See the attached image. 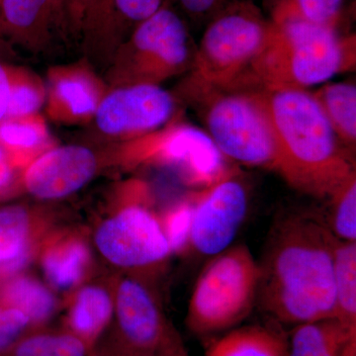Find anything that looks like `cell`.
Listing matches in <instances>:
<instances>
[{
  "instance_id": "obj_1",
  "label": "cell",
  "mask_w": 356,
  "mask_h": 356,
  "mask_svg": "<svg viewBox=\"0 0 356 356\" xmlns=\"http://www.w3.org/2000/svg\"><path fill=\"white\" fill-rule=\"evenodd\" d=\"M334 240L322 215L299 209L278 215L257 261V305L283 324L334 318Z\"/></svg>"
},
{
  "instance_id": "obj_2",
  "label": "cell",
  "mask_w": 356,
  "mask_h": 356,
  "mask_svg": "<svg viewBox=\"0 0 356 356\" xmlns=\"http://www.w3.org/2000/svg\"><path fill=\"white\" fill-rule=\"evenodd\" d=\"M275 132L280 175L293 188L329 198L355 173L350 152L310 91L257 88Z\"/></svg>"
},
{
  "instance_id": "obj_3",
  "label": "cell",
  "mask_w": 356,
  "mask_h": 356,
  "mask_svg": "<svg viewBox=\"0 0 356 356\" xmlns=\"http://www.w3.org/2000/svg\"><path fill=\"white\" fill-rule=\"evenodd\" d=\"M355 50L332 26L287 14L271 23L266 46L252 67L250 86L306 89L324 83L355 65Z\"/></svg>"
},
{
  "instance_id": "obj_4",
  "label": "cell",
  "mask_w": 356,
  "mask_h": 356,
  "mask_svg": "<svg viewBox=\"0 0 356 356\" xmlns=\"http://www.w3.org/2000/svg\"><path fill=\"white\" fill-rule=\"evenodd\" d=\"M271 24L252 4L234 2L210 20L196 47L187 89L201 98L250 86L255 60L268 38Z\"/></svg>"
},
{
  "instance_id": "obj_5",
  "label": "cell",
  "mask_w": 356,
  "mask_h": 356,
  "mask_svg": "<svg viewBox=\"0 0 356 356\" xmlns=\"http://www.w3.org/2000/svg\"><path fill=\"white\" fill-rule=\"evenodd\" d=\"M259 275V264L245 245L229 247L210 257L189 301V330L208 336L241 324L257 305Z\"/></svg>"
},
{
  "instance_id": "obj_6",
  "label": "cell",
  "mask_w": 356,
  "mask_h": 356,
  "mask_svg": "<svg viewBox=\"0 0 356 356\" xmlns=\"http://www.w3.org/2000/svg\"><path fill=\"white\" fill-rule=\"evenodd\" d=\"M207 133L225 158L280 172V153L270 116L259 88L203 96Z\"/></svg>"
},
{
  "instance_id": "obj_7",
  "label": "cell",
  "mask_w": 356,
  "mask_h": 356,
  "mask_svg": "<svg viewBox=\"0 0 356 356\" xmlns=\"http://www.w3.org/2000/svg\"><path fill=\"white\" fill-rule=\"evenodd\" d=\"M196 47L184 20L165 7L136 26L114 51L108 81L114 88L159 86L191 70Z\"/></svg>"
},
{
  "instance_id": "obj_8",
  "label": "cell",
  "mask_w": 356,
  "mask_h": 356,
  "mask_svg": "<svg viewBox=\"0 0 356 356\" xmlns=\"http://www.w3.org/2000/svg\"><path fill=\"white\" fill-rule=\"evenodd\" d=\"M147 191L137 186L135 198L105 219L95 241L100 254L122 268L152 271L172 255L161 218L149 207Z\"/></svg>"
},
{
  "instance_id": "obj_9",
  "label": "cell",
  "mask_w": 356,
  "mask_h": 356,
  "mask_svg": "<svg viewBox=\"0 0 356 356\" xmlns=\"http://www.w3.org/2000/svg\"><path fill=\"white\" fill-rule=\"evenodd\" d=\"M131 158L166 166L186 184L210 186L232 172L224 154L207 133L191 125H177L136 139Z\"/></svg>"
},
{
  "instance_id": "obj_10",
  "label": "cell",
  "mask_w": 356,
  "mask_h": 356,
  "mask_svg": "<svg viewBox=\"0 0 356 356\" xmlns=\"http://www.w3.org/2000/svg\"><path fill=\"white\" fill-rule=\"evenodd\" d=\"M248 207L247 186L235 170L194 194L191 250L212 257L232 247Z\"/></svg>"
},
{
  "instance_id": "obj_11",
  "label": "cell",
  "mask_w": 356,
  "mask_h": 356,
  "mask_svg": "<svg viewBox=\"0 0 356 356\" xmlns=\"http://www.w3.org/2000/svg\"><path fill=\"white\" fill-rule=\"evenodd\" d=\"M175 108V97L161 86L133 84L105 93L93 118L104 135L138 139L165 125Z\"/></svg>"
},
{
  "instance_id": "obj_12",
  "label": "cell",
  "mask_w": 356,
  "mask_h": 356,
  "mask_svg": "<svg viewBox=\"0 0 356 356\" xmlns=\"http://www.w3.org/2000/svg\"><path fill=\"white\" fill-rule=\"evenodd\" d=\"M98 170V159L88 147H50L26 166L23 184L31 195L53 200L72 195L88 184Z\"/></svg>"
},
{
  "instance_id": "obj_13",
  "label": "cell",
  "mask_w": 356,
  "mask_h": 356,
  "mask_svg": "<svg viewBox=\"0 0 356 356\" xmlns=\"http://www.w3.org/2000/svg\"><path fill=\"white\" fill-rule=\"evenodd\" d=\"M114 310L122 334L137 355L151 356L168 327L153 293L137 278H124L115 292Z\"/></svg>"
},
{
  "instance_id": "obj_14",
  "label": "cell",
  "mask_w": 356,
  "mask_h": 356,
  "mask_svg": "<svg viewBox=\"0 0 356 356\" xmlns=\"http://www.w3.org/2000/svg\"><path fill=\"white\" fill-rule=\"evenodd\" d=\"M65 29V0H0V33L30 51H41Z\"/></svg>"
},
{
  "instance_id": "obj_15",
  "label": "cell",
  "mask_w": 356,
  "mask_h": 356,
  "mask_svg": "<svg viewBox=\"0 0 356 356\" xmlns=\"http://www.w3.org/2000/svg\"><path fill=\"white\" fill-rule=\"evenodd\" d=\"M105 93L100 81L86 67L53 70L51 72L49 113L62 121L86 120L95 117Z\"/></svg>"
},
{
  "instance_id": "obj_16",
  "label": "cell",
  "mask_w": 356,
  "mask_h": 356,
  "mask_svg": "<svg viewBox=\"0 0 356 356\" xmlns=\"http://www.w3.org/2000/svg\"><path fill=\"white\" fill-rule=\"evenodd\" d=\"M32 213L21 205L0 207V284L22 273L33 254Z\"/></svg>"
},
{
  "instance_id": "obj_17",
  "label": "cell",
  "mask_w": 356,
  "mask_h": 356,
  "mask_svg": "<svg viewBox=\"0 0 356 356\" xmlns=\"http://www.w3.org/2000/svg\"><path fill=\"white\" fill-rule=\"evenodd\" d=\"M90 264V252L81 238L63 236L44 248L41 266L49 284L70 291L83 281Z\"/></svg>"
},
{
  "instance_id": "obj_18",
  "label": "cell",
  "mask_w": 356,
  "mask_h": 356,
  "mask_svg": "<svg viewBox=\"0 0 356 356\" xmlns=\"http://www.w3.org/2000/svg\"><path fill=\"white\" fill-rule=\"evenodd\" d=\"M356 337V329L336 318L295 325L288 343L287 356H343Z\"/></svg>"
},
{
  "instance_id": "obj_19",
  "label": "cell",
  "mask_w": 356,
  "mask_h": 356,
  "mask_svg": "<svg viewBox=\"0 0 356 356\" xmlns=\"http://www.w3.org/2000/svg\"><path fill=\"white\" fill-rule=\"evenodd\" d=\"M51 136L38 114L0 122V147L16 166H26L51 147Z\"/></svg>"
},
{
  "instance_id": "obj_20",
  "label": "cell",
  "mask_w": 356,
  "mask_h": 356,
  "mask_svg": "<svg viewBox=\"0 0 356 356\" xmlns=\"http://www.w3.org/2000/svg\"><path fill=\"white\" fill-rule=\"evenodd\" d=\"M287 341L264 325L232 330L214 341L205 356H287Z\"/></svg>"
},
{
  "instance_id": "obj_21",
  "label": "cell",
  "mask_w": 356,
  "mask_h": 356,
  "mask_svg": "<svg viewBox=\"0 0 356 356\" xmlns=\"http://www.w3.org/2000/svg\"><path fill=\"white\" fill-rule=\"evenodd\" d=\"M0 303L22 312L31 324L46 322L58 308L57 299L49 288L21 273L0 284Z\"/></svg>"
},
{
  "instance_id": "obj_22",
  "label": "cell",
  "mask_w": 356,
  "mask_h": 356,
  "mask_svg": "<svg viewBox=\"0 0 356 356\" xmlns=\"http://www.w3.org/2000/svg\"><path fill=\"white\" fill-rule=\"evenodd\" d=\"M113 312L114 301L106 290L96 285L81 288L70 306V327L83 341H95L108 325Z\"/></svg>"
},
{
  "instance_id": "obj_23",
  "label": "cell",
  "mask_w": 356,
  "mask_h": 356,
  "mask_svg": "<svg viewBox=\"0 0 356 356\" xmlns=\"http://www.w3.org/2000/svg\"><path fill=\"white\" fill-rule=\"evenodd\" d=\"M313 93L344 147L356 144V86L353 83L325 84Z\"/></svg>"
},
{
  "instance_id": "obj_24",
  "label": "cell",
  "mask_w": 356,
  "mask_h": 356,
  "mask_svg": "<svg viewBox=\"0 0 356 356\" xmlns=\"http://www.w3.org/2000/svg\"><path fill=\"white\" fill-rule=\"evenodd\" d=\"M334 318L356 329V242L334 240Z\"/></svg>"
},
{
  "instance_id": "obj_25",
  "label": "cell",
  "mask_w": 356,
  "mask_h": 356,
  "mask_svg": "<svg viewBox=\"0 0 356 356\" xmlns=\"http://www.w3.org/2000/svg\"><path fill=\"white\" fill-rule=\"evenodd\" d=\"M65 29L86 42L112 34L116 27L114 0H65Z\"/></svg>"
},
{
  "instance_id": "obj_26",
  "label": "cell",
  "mask_w": 356,
  "mask_h": 356,
  "mask_svg": "<svg viewBox=\"0 0 356 356\" xmlns=\"http://www.w3.org/2000/svg\"><path fill=\"white\" fill-rule=\"evenodd\" d=\"M10 95L6 118H19L37 114L46 102L47 89L43 81L25 70L7 67Z\"/></svg>"
},
{
  "instance_id": "obj_27",
  "label": "cell",
  "mask_w": 356,
  "mask_h": 356,
  "mask_svg": "<svg viewBox=\"0 0 356 356\" xmlns=\"http://www.w3.org/2000/svg\"><path fill=\"white\" fill-rule=\"evenodd\" d=\"M329 199L331 209L325 220L332 235L341 241L356 242V173Z\"/></svg>"
},
{
  "instance_id": "obj_28",
  "label": "cell",
  "mask_w": 356,
  "mask_h": 356,
  "mask_svg": "<svg viewBox=\"0 0 356 356\" xmlns=\"http://www.w3.org/2000/svg\"><path fill=\"white\" fill-rule=\"evenodd\" d=\"M14 356H86V343L74 334H39L18 343Z\"/></svg>"
},
{
  "instance_id": "obj_29",
  "label": "cell",
  "mask_w": 356,
  "mask_h": 356,
  "mask_svg": "<svg viewBox=\"0 0 356 356\" xmlns=\"http://www.w3.org/2000/svg\"><path fill=\"white\" fill-rule=\"evenodd\" d=\"M193 207L194 194L191 197L175 204L166 211L161 219L172 254H184L191 250Z\"/></svg>"
},
{
  "instance_id": "obj_30",
  "label": "cell",
  "mask_w": 356,
  "mask_h": 356,
  "mask_svg": "<svg viewBox=\"0 0 356 356\" xmlns=\"http://www.w3.org/2000/svg\"><path fill=\"white\" fill-rule=\"evenodd\" d=\"M170 0H114L116 25L127 22L137 26L168 7Z\"/></svg>"
},
{
  "instance_id": "obj_31",
  "label": "cell",
  "mask_w": 356,
  "mask_h": 356,
  "mask_svg": "<svg viewBox=\"0 0 356 356\" xmlns=\"http://www.w3.org/2000/svg\"><path fill=\"white\" fill-rule=\"evenodd\" d=\"M295 13L312 22L336 26L343 0H293Z\"/></svg>"
},
{
  "instance_id": "obj_32",
  "label": "cell",
  "mask_w": 356,
  "mask_h": 356,
  "mask_svg": "<svg viewBox=\"0 0 356 356\" xmlns=\"http://www.w3.org/2000/svg\"><path fill=\"white\" fill-rule=\"evenodd\" d=\"M30 325L22 312L0 303V353L11 348Z\"/></svg>"
},
{
  "instance_id": "obj_33",
  "label": "cell",
  "mask_w": 356,
  "mask_h": 356,
  "mask_svg": "<svg viewBox=\"0 0 356 356\" xmlns=\"http://www.w3.org/2000/svg\"><path fill=\"white\" fill-rule=\"evenodd\" d=\"M194 20H212L236 0H177Z\"/></svg>"
},
{
  "instance_id": "obj_34",
  "label": "cell",
  "mask_w": 356,
  "mask_h": 356,
  "mask_svg": "<svg viewBox=\"0 0 356 356\" xmlns=\"http://www.w3.org/2000/svg\"><path fill=\"white\" fill-rule=\"evenodd\" d=\"M16 168L17 166L14 165L6 152L0 147V194L10 189Z\"/></svg>"
},
{
  "instance_id": "obj_35",
  "label": "cell",
  "mask_w": 356,
  "mask_h": 356,
  "mask_svg": "<svg viewBox=\"0 0 356 356\" xmlns=\"http://www.w3.org/2000/svg\"><path fill=\"white\" fill-rule=\"evenodd\" d=\"M156 350L159 351L158 356H188L177 334L170 332L168 327Z\"/></svg>"
},
{
  "instance_id": "obj_36",
  "label": "cell",
  "mask_w": 356,
  "mask_h": 356,
  "mask_svg": "<svg viewBox=\"0 0 356 356\" xmlns=\"http://www.w3.org/2000/svg\"><path fill=\"white\" fill-rule=\"evenodd\" d=\"M10 83L7 67L0 63V122L6 118L8 108Z\"/></svg>"
},
{
  "instance_id": "obj_37",
  "label": "cell",
  "mask_w": 356,
  "mask_h": 356,
  "mask_svg": "<svg viewBox=\"0 0 356 356\" xmlns=\"http://www.w3.org/2000/svg\"><path fill=\"white\" fill-rule=\"evenodd\" d=\"M343 356H356V337L348 344Z\"/></svg>"
}]
</instances>
